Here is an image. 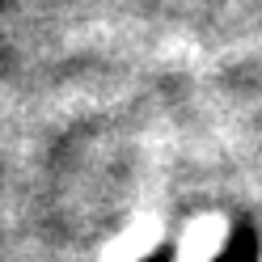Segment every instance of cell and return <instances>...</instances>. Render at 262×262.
Segmentation results:
<instances>
[{
	"label": "cell",
	"mask_w": 262,
	"mask_h": 262,
	"mask_svg": "<svg viewBox=\"0 0 262 262\" xmlns=\"http://www.w3.org/2000/svg\"><path fill=\"white\" fill-rule=\"evenodd\" d=\"M216 262H258V241H254V233H250V228H237Z\"/></svg>",
	"instance_id": "cell-1"
},
{
	"label": "cell",
	"mask_w": 262,
	"mask_h": 262,
	"mask_svg": "<svg viewBox=\"0 0 262 262\" xmlns=\"http://www.w3.org/2000/svg\"><path fill=\"white\" fill-rule=\"evenodd\" d=\"M148 262H173V250H157V254H152Z\"/></svg>",
	"instance_id": "cell-2"
}]
</instances>
